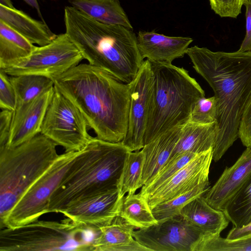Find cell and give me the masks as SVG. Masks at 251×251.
I'll use <instances>...</instances> for the list:
<instances>
[{
  "label": "cell",
  "instance_id": "6da1fadb",
  "mask_svg": "<svg viewBox=\"0 0 251 251\" xmlns=\"http://www.w3.org/2000/svg\"><path fill=\"white\" fill-rule=\"evenodd\" d=\"M186 54L214 93L217 118L213 160L217 162L238 138L241 118L251 99V51H213L194 46Z\"/></svg>",
  "mask_w": 251,
  "mask_h": 251
},
{
  "label": "cell",
  "instance_id": "7a4b0ae2",
  "mask_svg": "<svg viewBox=\"0 0 251 251\" xmlns=\"http://www.w3.org/2000/svg\"><path fill=\"white\" fill-rule=\"evenodd\" d=\"M53 80L54 88L79 109L98 138L123 141L127 130L130 83L88 63H79Z\"/></svg>",
  "mask_w": 251,
  "mask_h": 251
},
{
  "label": "cell",
  "instance_id": "3957f363",
  "mask_svg": "<svg viewBox=\"0 0 251 251\" xmlns=\"http://www.w3.org/2000/svg\"><path fill=\"white\" fill-rule=\"evenodd\" d=\"M64 21L65 33L89 64L132 81L144 61L132 29L100 22L72 6L65 7Z\"/></svg>",
  "mask_w": 251,
  "mask_h": 251
},
{
  "label": "cell",
  "instance_id": "277c9868",
  "mask_svg": "<svg viewBox=\"0 0 251 251\" xmlns=\"http://www.w3.org/2000/svg\"><path fill=\"white\" fill-rule=\"evenodd\" d=\"M129 151L121 142L91 136L52 195L48 213H61L73 202L117 188Z\"/></svg>",
  "mask_w": 251,
  "mask_h": 251
},
{
  "label": "cell",
  "instance_id": "5b68a950",
  "mask_svg": "<svg viewBox=\"0 0 251 251\" xmlns=\"http://www.w3.org/2000/svg\"><path fill=\"white\" fill-rule=\"evenodd\" d=\"M151 63L153 81L144 145L169 129L185 124L196 102L205 97L199 83L183 67Z\"/></svg>",
  "mask_w": 251,
  "mask_h": 251
},
{
  "label": "cell",
  "instance_id": "8992f818",
  "mask_svg": "<svg viewBox=\"0 0 251 251\" xmlns=\"http://www.w3.org/2000/svg\"><path fill=\"white\" fill-rule=\"evenodd\" d=\"M57 145L39 133L14 148L0 147V227L27 190L59 156Z\"/></svg>",
  "mask_w": 251,
  "mask_h": 251
},
{
  "label": "cell",
  "instance_id": "52a82bcc",
  "mask_svg": "<svg viewBox=\"0 0 251 251\" xmlns=\"http://www.w3.org/2000/svg\"><path fill=\"white\" fill-rule=\"evenodd\" d=\"M90 228L67 218L59 222L37 220L0 231V251H93Z\"/></svg>",
  "mask_w": 251,
  "mask_h": 251
},
{
  "label": "cell",
  "instance_id": "ba28073f",
  "mask_svg": "<svg viewBox=\"0 0 251 251\" xmlns=\"http://www.w3.org/2000/svg\"><path fill=\"white\" fill-rule=\"evenodd\" d=\"M78 151L60 154L27 190L8 215L3 228H14L39 219L48 213L50 198L62 181Z\"/></svg>",
  "mask_w": 251,
  "mask_h": 251
},
{
  "label": "cell",
  "instance_id": "9c48e42d",
  "mask_svg": "<svg viewBox=\"0 0 251 251\" xmlns=\"http://www.w3.org/2000/svg\"><path fill=\"white\" fill-rule=\"evenodd\" d=\"M83 57L66 33L57 35L50 43L36 46L27 57L0 70L9 76L34 75L52 80L77 65Z\"/></svg>",
  "mask_w": 251,
  "mask_h": 251
},
{
  "label": "cell",
  "instance_id": "30bf717a",
  "mask_svg": "<svg viewBox=\"0 0 251 251\" xmlns=\"http://www.w3.org/2000/svg\"><path fill=\"white\" fill-rule=\"evenodd\" d=\"M89 128L79 109L54 87L41 133L63 147L65 152L77 151L85 147L91 137Z\"/></svg>",
  "mask_w": 251,
  "mask_h": 251
},
{
  "label": "cell",
  "instance_id": "8fae6325",
  "mask_svg": "<svg viewBox=\"0 0 251 251\" xmlns=\"http://www.w3.org/2000/svg\"><path fill=\"white\" fill-rule=\"evenodd\" d=\"M153 81L151 63L146 59L130 83L127 130L121 143L131 151L141 150L144 146Z\"/></svg>",
  "mask_w": 251,
  "mask_h": 251
},
{
  "label": "cell",
  "instance_id": "7c38bea8",
  "mask_svg": "<svg viewBox=\"0 0 251 251\" xmlns=\"http://www.w3.org/2000/svg\"><path fill=\"white\" fill-rule=\"evenodd\" d=\"M202 232L180 215L134 230L135 240L150 251H191Z\"/></svg>",
  "mask_w": 251,
  "mask_h": 251
},
{
  "label": "cell",
  "instance_id": "4fadbf2b",
  "mask_svg": "<svg viewBox=\"0 0 251 251\" xmlns=\"http://www.w3.org/2000/svg\"><path fill=\"white\" fill-rule=\"evenodd\" d=\"M213 148L198 153L186 165L153 191L144 196L152 209L155 206L209 181Z\"/></svg>",
  "mask_w": 251,
  "mask_h": 251
},
{
  "label": "cell",
  "instance_id": "5bb4252c",
  "mask_svg": "<svg viewBox=\"0 0 251 251\" xmlns=\"http://www.w3.org/2000/svg\"><path fill=\"white\" fill-rule=\"evenodd\" d=\"M122 203L114 188L73 202L60 213L77 225L99 229L119 215Z\"/></svg>",
  "mask_w": 251,
  "mask_h": 251
},
{
  "label": "cell",
  "instance_id": "9a60e30c",
  "mask_svg": "<svg viewBox=\"0 0 251 251\" xmlns=\"http://www.w3.org/2000/svg\"><path fill=\"white\" fill-rule=\"evenodd\" d=\"M54 92V87L13 111L5 146L14 148L41 133L43 120Z\"/></svg>",
  "mask_w": 251,
  "mask_h": 251
},
{
  "label": "cell",
  "instance_id": "2e32d148",
  "mask_svg": "<svg viewBox=\"0 0 251 251\" xmlns=\"http://www.w3.org/2000/svg\"><path fill=\"white\" fill-rule=\"evenodd\" d=\"M251 176V147L247 148L236 161L226 167L204 198L212 207L223 210L231 198Z\"/></svg>",
  "mask_w": 251,
  "mask_h": 251
},
{
  "label": "cell",
  "instance_id": "e0dca14e",
  "mask_svg": "<svg viewBox=\"0 0 251 251\" xmlns=\"http://www.w3.org/2000/svg\"><path fill=\"white\" fill-rule=\"evenodd\" d=\"M193 41L190 37L168 36L153 31H139L137 36L142 58L155 63H172L183 57Z\"/></svg>",
  "mask_w": 251,
  "mask_h": 251
},
{
  "label": "cell",
  "instance_id": "ac0fdd59",
  "mask_svg": "<svg viewBox=\"0 0 251 251\" xmlns=\"http://www.w3.org/2000/svg\"><path fill=\"white\" fill-rule=\"evenodd\" d=\"M183 125L165 131L145 144L141 188L148 184L167 163L181 134Z\"/></svg>",
  "mask_w": 251,
  "mask_h": 251
},
{
  "label": "cell",
  "instance_id": "d6986e66",
  "mask_svg": "<svg viewBox=\"0 0 251 251\" xmlns=\"http://www.w3.org/2000/svg\"><path fill=\"white\" fill-rule=\"evenodd\" d=\"M135 229L117 216L111 224L99 228L92 243L93 251H150L134 238Z\"/></svg>",
  "mask_w": 251,
  "mask_h": 251
},
{
  "label": "cell",
  "instance_id": "ffe728a7",
  "mask_svg": "<svg viewBox=\"0 0 251 251\" xmlns=\"http://www.w3.org/2000/svg\"><path fill=\"white\" fill-rule=\"evenodd\" d=\"M203 196L188 202L181 210L180 215L202 233L220 235L230 221L223 211L210 206Z\"/></svg>",
  "mask_w": 251,
  "mask_h": 251
},
{
  "label": "cell",
  "instance_id": "44dd1931",
  "mask_svg": "<svg viewBox=\"0 0 251 251\" xmlns=\"http://www.w3.org/2000/svg\"><path fill=\"white\" fill-rule=\"evenodd\" d=\"M0 20L32 44L45 46L57 36L45 22L35 20L24 12L0 5Z\"/></svg>",
  "mask_w": 251,
  "mask_h": 251
},
{
  "label": "cell",
  "instance_id": "7402d4cb",
  "mask_svg": "<svg viewBox=\"0 0 251 251\" xmlns=\"http://www.w3.org/2000/svg\"><path fill=\"white\" fill-rule=\"evenodd\" d=\"M216 134V123L201 124L187 122L183 125L179 139L167 163L186 152L197 154L213 148Z\"/></svg>",
  "mask_w": 251,
  "mask_h": 251
},
{
  "label": "cell",
  "instance_id": "603a6c76",
  "mask_svg": "<svg viewBox=\"0 0 251 251\" xmlns=\"http://www.w3.org/2000/svg\"><path fill=\"white\" fill-rule=\"evenodd\" d=\"M72 6L100 22L133 27L119 0H69Z\"/></svg>",
  "mask_w": 251,
  "mask_h": 251
},
{
  "label": "cell",
  "instance_id": "cb8c5ba5",
  "mask_svg": "<svg viewBox=\"0 0 251 251\" xmlns=\"http://www.w3.org/2000/svg\"><path fill=\"white\" fill-rule=\"evenodd\" d=\"M36 47L0 20V68L27 57Z\"/></svg>",
  "mask_w": 251,
  "mask_h": 251
},
{
  "label": "cell",
  "instance_id": "d4e9b609",
  "mask_svg": "<svg viewBox=\"0 0 251 251\" xmlns=\"http://www.w3.org/2000/svg\"><path fill=\"white\" fill-rule=\"evenodd\" d=\"M119 216L135 229L146 228L158 223L146 199L140 193L127 194L124 197Z\"/></svg>",
  "mask_w": 251,
  "mask_h": 251
},
{
  "label": "cell",
  "instance_id": "484cf974",
  "mask_svg": "<svg viewBox=\"0 0 251 251\" xmlns=\"http://www.w3.org/2000/svg\"><path fill=\"white\" fill-rule=\"evenodd\" d=\"M143 164L144 155L141 150L128 152L117 186L120 201L123 202L126 194L135 193L141 188Z\"/></svg>",
  "mask_w": 251,
  "mask_h": 251
},
{
  "label": "cell",
  "instance_id": "4316f807",
  "mask_svg": "<svg viewBox=\"0 0 251 251\" xmlns=\"http://www.w3.org/2000/svg\"><path fill=\"white\" fill-rule=\"evenodd\" d=\"M10 79L16 94V107L33 100L54 87L52 79L42 75L10 76Z\"/></svg>",
  "mask_w": 251,
  "mask_h": 251
},
{
  "label": "cell",
  "instance_id": "83f0119b",
  "mask_svg": "<svg viewBox=\"0 0 251 251\" xmlns=\"http://www.w3.org/2000/svg\"><path fill=\"white\" fill-rule=\"evenodd\" d=\"M234 227L251 222V176L231 198L222 210Z\"/></svg>",
  "mask_w": 251,
  "mask_h": 251
},
{
  "label": "cell",
  "instance_id": "f1b7e54d",
  "mask_svg": "<svg viewBox=\"0 0 251 251\" xmlns=\"http://www.w3.org/2000/svg\"><path fill=\"white\" fill-rule=\"evenodd\" d=\"M210 188L209 182L201 184L193 189L153 207L152 212L158 222L180 215L182 208L195 198L204 195Z\"/></svg>",
  "mask_w": 251,
  "mask_h": 251
},
{
  "label": "cell",
  "instance_id": "f546056e",
  "mask_svg": "<svg viewBox=\"0 0 251 251\" xmlns=\"http://www.w3.org/2000/svg\"><path fill=\"white\" fill-rule=\"evenodd\" d=\"M191 251H251V236L229 240L220 235L202 233L192 245Z\"/></svg>",
  "mask_w": 251,
  "mask_h": 251
},
{
  "label": "cell",
  "instance_id": "4dcf8cb0",
  "mask_svg": "<svg viewBox=\"0 0 251 251\" xmlns=\"http://www.w3.org/2000/svg\"><path fill=\"white\" fill-rule=\"evenodd\" d=\"M197 154L186 152L168 162L148 184L141 188L140 194L145 196L153 191L186 165Z\"/></svg>",
  "mask_w": 251,
  "mask_h": 251
},
{
  "label": "cell",
  "instance_id": "1f68e13d",
  "mask_svg": "<svg viewBox=\"0 0 251 251\" xmlns=\"http://www.w3.org/2000/svg\"><path fill=\"white\" fill-rule=\"evenodd\" d=\"M217 103L214 96L202 97L195 103L190 113L188 121L201 124H210L217 123Z\"/></svg>",
  "mask_w": 251,
  "mask_h": 251
},
{
  "label": "cell",
  "instance_id": "d6a6232c",
  "mask_svg": "<svg viewBox=\"0 0 251 251\" xmlns=\"http://www.w3.org/2000/svg\"><path fill=\"white\" fill-rule=\"evenodd\" d=\"M8 76L0 70V108L14 111L17 106V96Z\"/></svg>",
  "mask_w": 251,
  "mask_h": 251
},
{
  "label": "cell",
  "instance_id": "836d02e7",
  "mask_svg": "<svg viewBox=\"0 0 251 251\" xmlns=\"http://www.w3.org/2000/svg\"><path fill=\"white\" fill-rule=\"evenodd\" d=\"M211 9L221 17L236 18L245 0H209Z\"/></svg>",
  "mask_w": 251,
  "mask_h": 251
},
{
  "label": "cell",
  "instance_id": "e575fe53",
  "mask_svg": "<svg viewBox=\"0 0 251 251\" xmlns=\"http://www.w3.org/2000/svg\"><path fill=\"white\" fill-rule=\"evenodd\" d=\"M238 138L245 147H251V99L241 118L239 127Z\"/></svg>",
  "mask_w": 251,
  "mask_h": 251
},
{
  "label": "cell",
  "instance_id": "d590c367",
  "mask_svg": "<svg viewBox=\"0 0 251 251\" xmlns=\"http://www.w3.org/2000/svg\"><path fill=\"white\" fill-rule=\"evenodd\" d=\"M13 111L2 109L0 113V147L7 144L11 126Z\"/></svg>",
  "mask_w": 251,
  "mask_h": 251
},
{
  "label": "cell",
  "instance_id": "8d00e7d4",
  "mask_svg": "<svg viewBox=\"0 0 251 251\" xmlns=\"http://www.w3.org/2000/svg\"><path fill=\"white\" fill-rule=\"evenodd\" d=\"M246 33L238 51H251V0H245Z\"/></svg>",
  "mask_w": 251,
  "mask_h": 251
},
{
  "label": "cell",
  "instance_id": "74e56055",
  "mask_svg": "<svg viewBox=\"0 0 251 251\" xmlns=\"http://www.w3.org/2000/svg\"><path fill=\"white\" fill-rule=\"evenodd\" d=\"M251 236V222L248 225L241 227H234L228 232L226 238L229 240H234L245 238Z\"/></svg>",
  "mask_w": 251,
  "mask_h": 251
},
{
  "label": "cell",
  "instance_id": "f35d334b",
  "mask_svg": "<svg viewBox=\"0 0 251 251\" xmlns=\"http://www.w3.org/2000/svg\"><path fill=\"white\" fill-rule=\"evenodd\" d=\"M27 4L35 9L42 21L45 22L42 17L38 0H24Z\"/></svg>",
  "mask_w": 251,
  "mask_h": 251
},
{
  "label": "cell",
  "instance_id": "ab89813d",
  "mask_svg": "<svg viewBox=\"0 0 251 251\" xmlns=\"http://www.w3.org/2000/svg\"><path fill=\"white\" fill-rule=\"evenodd\" d=\"M0 5L10 8H15L11 0H0Z\"/></svg>",
  "mask_w": 251,
  "mask_h": 251
}]
</instances>
